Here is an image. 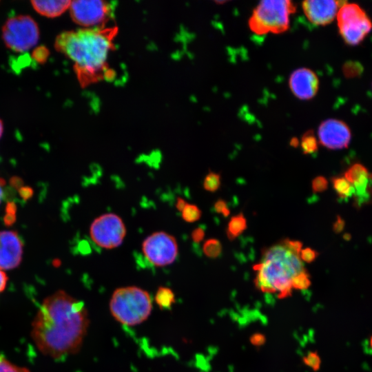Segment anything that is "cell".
I'll return each mask as SVG.
<instances>
[{"label": "cell", "instance_id": "1", "mask_svg": "<svg viewBox=\"0 0 372 372\" xmlns=\"http://www.w3.org/2000/svg\"><path fill=\"white\" fill-rule=\"evenodd\" d=\"M89 323L84 303L59 290L41 303L32 323L31 336L43 354L58 359L79 352Z\"/></svg>", "mask_w": 372, "mask_h": 372}, {"label": "cell", "instance_id": "2", "mask_svg": "<svg viewBox=\"0 0 372 372\" xmlns=\"http://www.w3.org/2000/svg\"><path fill=\"white\" fill-rule=\"evenodd\" d=\"M117 32L116 27H103L65 31L56 37V49L74 62L82 86L112 76L107 59Z\"/></svg>", "mask_w": 372, "mask_h": 372}, {"label": "cell", "instance_id": "3", "mask_svg": "<svg viewBox=\"0 0 372 372\" xmlns=\"http://www.w3.org/2000/svg\"><path fill=\"white\" fill-rule=\"evenodd\" d=\"M256 286L262 292L274 293L278 298L291 295L293 278L306 271L300 254L282 242L265 249L260 263L256 265Z\"/></svg>", "mask_w": 372, "mask_h": 372}, {"label": "cell", "instance_id": "4", "mask_svg": "<svg viewBox=\"0 0 372 372\" xmlns=\"http://www.w3.org/2000/svg\"><path fill=\"white\" fill-rule=\"evenodd\" d=\"M152 308L149 294L145 290L129 286L116 289L110 302L112 316L120 323L134 326L149 317Z\"/></svg>", "mask_w": 372, "mask_h": 372}, {"label": "cell", "instance_id": "5", "mask_svg": "<svg viewBox=\"0 0 372 372\" xmlns=\"http://www.w3.org/2000/svg\"><path fill=\"white\" fill-rule=\"evenodd\" d=\"M296 6L289 0L262 1L254 9L249 19V27L255 34H278L289 28V17Z\"/></svg>", "mask_w": 372, "mask_h": 372}, {"label": "cell", "instance_id": "6", "mask_svg": "<svg viewBox=\"0 0 372 372\" xmlns=\"http://www.w3.org/2000/svg\"><path fill=\"white\" fill-rule=\"evenodd\" d=\"M339 33L351 46L360 44L372 30V21L358 3L344 1L336 15Z\"/></svg>", "mask_w": 372, "mask_h": 372}, {"label": "cell", "instance_id": "7", "mask_svg": "<svg viewBox=\"0 0 372 372\" xmlns=\"http://www.w3.org/2000/svg\"><path fill=\"white\" fill-rule=\"evenodd\" d=\"M2 38L10 50L22 52L34 46L39 38L36 21L28 15H19L8 19L2 28Z\"/></svg>", "mask_w": 372, "mask_h": 372}, {"label": "cell", "instance_id": "8", "mask_svg": "<svg viewBox=\"0 0 372 372\" xmlns=\"http://www.w3.org/2000/svg\"><path fill=\"white\" fill-rule=\"evenodd\" d=\"M126 234L125 225L120 216L107 213L96 218L90 227L92 241L104 249L118 247Z\"/></svg>", "mask_w": 372, "mask_h": 372}, {"label": "cell", "instance_id": "9", "mask_svg": "<svg viewBox=\"0 0 372 372\" xmlns=\"http://www.w3.org/2000/svg\"><path fill=\"white\" fill-rule=\"evenodd\" d=\"M113 6L110 2L93 1H71L70 12L72 20L88 28H103L111 18Z\"/></svg>", "mask_w": 372, "mask_h": 372}, {"label": "cell", "instance_id": "10", "mask_svg": "<svg viewBox=\"0 0 372 372\" xmlns=\"http://www.w3.org/2000/svg\"><path fill=\"white\" fill-rule=\"evenodd\" d=\"M142 251L145 258L152 265L164 267L175 261L178 247L174 236L164 231H157L143 240Z\"/></svg>", "mask_w": 372, "mask_h": 372}, {"label": "cell", "instance_id": "11", "mask_svg": "<svg viewBox=\"0 0 372 372\" xmlns=\"http://www.w3.org/2000/svg\"><path fill=\"white\" fill-rule=\"evenodd\" d=\"M320 143L329 149L347 148L351 140V130L343 121L328 118L322 121L318 129Z\"/></svg>", "mask_w": 372, "mask_h": 372}, {"label": "cell", "instance_id": "12", "mask_svg": "<svg viewBox=\"0 0 372 372\" xmlns=\"http://www.w3.org/2000/svg\"><path fill=\"white\" fill-rule=\"evenodd\" d=\"M23 243L18 234L13 231H0V269L8 270L21 263Z\"/></svg>", "mask_w": 372, "mask_h": 372}, {"label": "cell", "instance_id": "13", "mask_svg": "<svg viewBox=\"0 0 372 372\" xmlns=\"http://www.w3.org/2000/svg\"><path fill=\"white\" fill-rule=\"evenodd\" d=\"M333 0H308L302 3L308 20L316 25H327L336 18L339 8L343 3Z\"/></svg>", "mask_w": 372, "mask_h": 372}, {"label": "cell", "instance_id": "14", "mask_svg": "<svg viewBox=\"0 0 372 372\" xmlns=\"http://www.w3.org/2000/svg\"><path fill=\"white\" fill-rule=\"evenodd\" d=\"M319 79L311 69L300 68L290 75L289 85L293 95L301 100L313 98L319 89Z\"/></svg>", "mask_w": 372, "mask_h": 372}, {"label": "cell", "instance_id": "15", "mask_svg": "<svg viewBox=\"0 0 372 372\" xmlns=\"http://www.w3.org/2000/svg\"><path fill=\"white\" fill-rule=\"evenodd\" d=\"M31 3L39 14L47 17H56L70 8L71 1H32Z\"/></svg>", "mask_w": 372, "mask_h": 372}, {"label": "cell", "instance_id": "16", "mask_svg": "<svg viewBox=\"0 0 372 372\" xmlns=\"http://www.w3.org/2000/svg\"><path fill=\"white\" fill-rule=\"evenodd\" d=\"M370 176L366 167L360 163L353 164L344 175V177L352 185L353 187H359L366 185L369 182Z\"/></svg>", "mask_w": 372, "mask_h": 372}, {"label": "cell", "instance_id": "17", "mask_svg": "<svg viewBox=\"0 0 372 372\" xmlns=\"http://www.w3.org/2000/svg\"><path fill=\"white\" fill-rule=\"evenodd\" d=\"M247 228V220L244 215L240 213L231 217L227 229V236L231 240L235 239Z\"/></svg>", "mask_w": 372, "mask_h": 372}, {"label": "cell", "instance_id": "18", "mask_svg": "<svg viewBox=\"0 0 372 372\" xmlns=\"http://www.w3.org/2000/svg\"><path fill=\"white\" fill-rule=\"evenodd\" d=\"M155 302L160 309H170L175 303L174 292L168 287H159L155 295Z\"/></svg>", "mask_w": 372, "mask_h": 372}, {"label": "cell", "instance_id": "19", "mask_svg": "<svg viewBox=\"0 0 372 372\" xmlns=\"http://www.w3.org/2000/svg\"><path fill=\"white\" fill-rule=\"evenodd\" d=\"M333 187L339 198L350 197L354 193L352 185L344 176H335L331 178Z\"/></svg>", "mask_w": 372, "mask_h": 372}, {"label": "cell", "instance_id": "20", "mask_svg": "<svg viewBox=\"0 0 372 372\" xmlns=\"http://www.w3.org/2000/svg\"><path fill=\"white\" fill-rule=\"evenodd\" d=\"M300 145L304 154H313L318 150V144L313 131L309 130L303 134Z\"/></svg>", "mask_w": 372, "mask_h": 372}, {"label": "cell", "instance_id": "21", "mask_svg": "<svg viewBox=\"0 0 372 372\" xmlns=\"http://www.w3.org/2000/svg\"><path fill=\"white\" fill-rule=\"evenodd\" d=\"M203 251L206 256L216 258L221 254L222 246L217 239L210 238L204 242Z\"/></svg>", "mask_w": 372, "mask_h": 372}, {"label": "cell", "instance_id": "22", "mask_svg": "<svg viewBox=\"0 0 372 372\" xmlns=\"http://www.w3.org/2000/svg\"><path fill=\"white\" fill-rule=\"evenodd\" d=\"M182 212V218L187 223H194L200 219L202 215L200 209L195 205H185Z\"/></svg>", "mask_w": 372, "mask_h": 372}, {"label": "cell", "instance_id": "23", "mask_svg": "<svg viewBox=\"0 0 372 372\" xmlns=\"http://www.w3.org/2000/svg\"><path fill=\"white\" fill-rule=\"evenodd\" d=\"M220 185V176L219 174L210 171L203 181V187L211 192H216Z\"/></svg>", "mask_w": 372, "mask_h": 372}, {"label": "cell", "instance_id": "24", "mask_svg": "<svg viewBox=\"0 0 372 372\" xmlns=\"http://www.w3.org/2000/svg\"><path fill=\"white\" fill-rule=\"evenodd\" d=\"M310 285L311 280L307 270L296 276L291 282L292 288L296 289H306Z\"/></svg>", "mask_w": 372, "mask_h": 372}, {"label": "cell", "instance_id": "25", "mask_svg": "<svg viewBox=\"0 0 372 372\" xmlns=\"http://www.w3.org/2000/svg\"><path fill=\"white\" fill-rule=\"evenodd\" d=\"M0 372H30L25 367L15 365L8 360L0 358Z\"/></svg>", "mask_w": 372, "mask_h": 372}, {"label": "cell", "instance_id": "26", "mask_svg": "<svg viewBox=\"0 0 372 372\" xmlns=\"http://www.w3.org/2000/svg\"><path fill=\"white\" fill-rule=\"evenodd\" d=\"M303 362L305 364L313 370H318L320 365V358L317 353L309 352L304 358Z\"/></svg>", "mask_w": 372, "mask_h": 372}, {"label": "cell", "instance_id": "27", "mask_svg": "<svg viewBox=\"0 0 372 372\" xmlns=\"http://www.w3.org/2000/svg\"><path fill=\"white\" fill-rule=\"evenodd\" d=\"M311 187L315 193L322 192L328 188V181L324 176H318L313 180Z\"/></svg>", "mask_w": 372, "mask_h": 372}, {"label": "cell", "instance_id": "28", "mask_svg": "<svg viewBox=\"0 0 372 372\" xmlns=\"http://www.w3.org/2000/svg\"><path fill=\"white\" fill-rule=\"evenodd\" d=\"M318 255L319 253L318 251L310 247L303 249L300 252V258L301 260L308 263L314 261Z\"/></svg>", "mask_w": 372, "mask_h": 372}, {"label": "cell", "instance_id": "29", "mask_svg": "<svg viewBox=\"0 0 372 372\" xmlns=\"http://www.w3.org/2000/svg\"><path fill=\"white\" fill-rule=\"evenodd\" d=\"M214 210L218 214H222L225 217L228 216L230 214V211L227 206V203L223 199L216 201L214 203Z\"/></svg>", "mask_w": 372, "mask_h": 372}, {"label": "cell", "instance_id": "30", "mask_svg": "<svg viewBox=\"0 0 372 372\" xmlns=\"http://www.w3.org/2000/svg\"><path fill=\"white\" fill-rule=\"evenodd\" d=\"M282 242L289 249H290L295 253L300 254V252L302 250V244L301 242L298 240H291L289 239H285Z\"/></svg>", "mask_w": 372, "mask_h": 372}, {"label": "cell", "instance_id": "31", "mask_svg": "<svg viewBox=\"0 0 372 372\" xmlns=\"http://www.w3.org/2000/svg\"><path fill=\"white\" fill-rule=\"evenodd\" d=\"M192 238L195 242H201L205 236V231L202 227H197L192 232Z\"/></svg>", "mask_w": 372, "mask_h": 372}, {"label": "cell", "instance_id": "32", "mask_svg": "<svg viewBox=\"0 0 372 372\" xmlns=\"http://www.w3.org/2000/svg\"><path fill=\"white\" fill-rule=\"evenodd\" d=\"M345 227V221L340 216H337L336 220L333 225V230L335 233L339 234L343 231Z\"/></svg>", "mask_w": 372, "mask_h": 372}, {"label": "cell", "instance_id": "33", "mask_svg": "<svg viewBox=\"0 0 372 372\" xmlns=\"http://www.w3.org/2000/svg\"><path fill=\"white\" fill-rule=\"evenodd\" d=\"M250 341L255 346H260L264 344L265 338L261 333H255L251 337Z\"/></svg>", "mask_w": 372, "mask_h": 372}, {"label": "cell", "instance_id": "34", "mask_svg": "<svg viewBox=\"0 0 372 372\" xmlns=\"http://www.w3.org/2000/svg\"><path fill=\"white\" fill-rule=\"evenodd\" d=\"M8 282V276L3 269H0V293L4 291Z\"/></svg>", "mask_w": 372, "mask_h": 372}, {"label": "cell", "instance_id": "35", "mask_svg": "<svg viewBox=\"0 0 372 372\" xmlns=\"http://www.w3.org/2000/svg\"><path fill=\"white\" fill-rule=\"evenodd\" d=\"M186 205H187V203L183 198H177L176 207L178 211H182Z\"/></svg>", "mask_w": 372, "mask_h": 372}, {"label": "cell", "instance_id": "36", "mask_svg": "<svg viewBox=\"0 0 372 372\" xmlns=\"http://www.w3.org/2000/svg\"><path fill=\"white\" fill-rule=\"evenodd\" d=\"M290 145L293 147H297L298 145V140L296 138H291L290 141Z\"/></svg>", "mask_w": 372, "mask_h": 372}, {"label": "cell", "instance_id": "37", "mask_svg": "<svg viewBox=\"0 0 372 372\" xmlns=\"http://www.w3.org/2000/svg\"><path fill=\"white\" fill-rule=\"evenodd\" d=\"M343 238L346 240H349L351 238V236L349 234H344L343 235Z\"/></svg>", "mask_w": 372, "mask_h": 372}, {"label": "cell", "instance_id": "38", "mask_svg": "<svg viewBox=\"0 0 372 372\" xmlns=\"http://www.w3.org/2000/svg\"><path fill=\"white\" fill-rule=\"evenodd\" d=\"M3 131V123H2V121L0 119V138L2 136Z\"/></svg>", "mask_w": 372, "mask_h": 372}, {"label": "cell", "instance_id": "39", "mask_svg": "<svg viewBox=\"0 0 372 372\" xmlns=\"http://www.w3.org/2000/svg\"><path fill=\"white\" fill-rule=\"evenodd\" d=\"M2 196H3V192H2V188H1V183L0 182V203L1 200Z\"/></svg>", "mask_w": 372, "mask_h": 372}, {"label": "cell", "instance_id": "40", "mask_svg": "<svg viewBox=\"0 0 372 372\" xmlns=\"http://www.w3.org/2000/svg\"><path fill=\"white\" fill-rule=\"evenodd\" d=\"M371 345H372V338H371Z\"/></svg>", "mask_w": 372, "mask_h": 372}, {"label": "cell", "instance_id": "41", "mask_svg": "<svg viewBox=\"0 0 372 372\" xmlns=\"http://www.w3.org/2000/svg\"><path fill=\"white\" fill-rule=\"evenodd\" d=\"M371 87H372V84H371Z\"/></svg>", "mask_w": 372, "mask_h": 372}]
</instances>
